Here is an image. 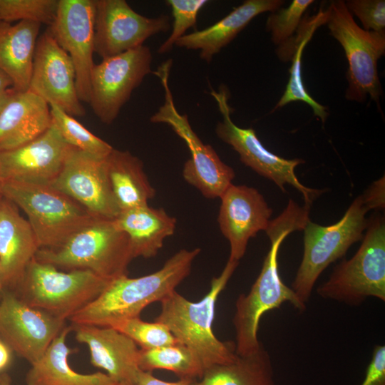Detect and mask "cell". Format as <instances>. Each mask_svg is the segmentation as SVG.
Segmentation results:
<instances>
[{
  "label": "cell",
  "instance_id": "cell-30",
  "mask_svg": "<svg viewBox=\"0 0 385 385\" xmlns=\"http://www.w3.org/2000/svg\"><path fill=\"white\" fill-rule=\"evenodd\" d=\"M139 366L143 371L165 369L180 379L195 380L204 373L197 356L187 346L178 343L151 349H140Z\"/></svg>",
  "mask_w": 385,
  "mask_h": 385
},
{
  "label": "cell",
  "instance_id": "cell-16",
  "mask_svg": "<svg viewBox=\"0 0 385 385\" xmlns=\"http://www.w3.org/2000/svg\"><path fill=\"white\" fill-rule=\"evenodd\" d=\"M95 0H58L48 29L58 44L71 58L81 102L89 103L91 75L94 66Z\"/></svg>",
  "mask_w": 385,
  "mask_h": 385
},
{
  "label": "cell",
  "instance_id": "cell-44",
  "mask_svg": "<svg viewBox=\"0 0 385 385\" xmlns=\"http://www.w3.org/2000/svg\"><path fill=\"white\" fill-rule=\"evenodd\" d=\"M3 196L1 195V192H0V202L1 201V199H2Z\"/></svg>",
  "mask_w": 385,
  "mask_h": 385
},
{
  "label": "cell",
  "instance_id": "cell-39",
  "mask_svg": "<svg viewBox=\"0 0 385 385\" xmlns=\"http://www.w3.org/2000/svg\"><path fill=\"white\" fill-rule=\"evenodd\" d=\"M13 351L0 338V374L9 368L12 360Z\"/></svg>",
  "mask_w": 385,
  "mask_h": 385
},
{
  "label": "cell",
  "instance_id": "cell-15",
  "mask_svg": "<svg viewBox=\"0 0 385 385\" xmlns=\"http://www.w3.org/2000/svg\"><path fill=\"white\" fill-rule=\"evenodd\" d=\"M66 326L65 320L28 305L13 291L2 289L0 338L31 364L42 356Z\"/></svg>",
  "mask_w": 385,
  "mask_h": 385
},
{
  "label": "cell",
  "instance_id": "cell-13",
  "mask_svg": "<svg viewBox=\"0 0 385 385\" xmlns=\"http://www.w3.org/2000/svg\"><path fill=\"white\" fill-rule=\"evenodd\" d=\"M50 185L97 219L115 220L120 212L110 184L106 158L71 146L60 173Z\"/></svg>",
  "mask_w": 385,
  "mask_h": 385
},
{
  "label": "cell",
  "instance_id": "cell-9",
  "mask_svg": "<svg viewBox=\"0 0 385 385\" xmlns=\"http://www.w3.org/2000/svg\"><path fill=\"white\" fill-rule=\"evenodd\" d=\"M327 9L326 24L331 35L343 48L348 62L346 98L364 102L369 96L379 106L382 89L378 61L385 53V31H370L361 28L347 10L344 1H333Z\"/></svg>",
  "mask_w": 385,
  "mask_h": 385
},
{
  "label": "cell",
  "instance_id": "cell-40",
  "mask_svg": "<svg viewBox=\"0 0 385 385\" xmlns=\"http://www.w3.org/2000/svg\"><path fill=\"white\" fill-rule=\"evenodd\" d=\"M12 87V81L10 78L0 70V99L3 97L5 93Z\"/></svg>",
  "mask_w": 385,
  "mask_h": 385
},
{
  "label": "cell",
  "instance_id": "cell-20",
  "mask_svg": "<svg viewBox=\"0 0 385 385\" xmlns=\"http://www.w3.org/2000/svg\"><path fill=\"white\" fill-rule=\"evenodd\" d=\"M75 338L89 349L91 363L116 382L135 385L142 371L140 349L128 337L111 327L71 324Z\"/></svg>",
  "mask_w": 385,
  "mask_h": 385
},
{
  "label": "cell",
  "instance_id": "cell-26",
  "mask_svg": "<svg viewBox=\"0 0 385 385\" xmlns=\"http://www.w3.org/2000/svg\"><path fill=\"white\" fill-rule=\"evenodd\" d=\"M114 222L128 237L134 258L155 257L177 223L163 208L148 205L121 211Z\"/></svg>",
  "mask_w": 385,
  "mask_h": 385
},
{
  "label": "cell",
  "instance_id": "cell-14",
  "mask_svg": "<svg viewBox=\"0 0 385 385\" xmlns=\"http://www.w3.org/2000/svg\"><path fill=\"white\" fill-rule=\"evenodd\" d=\"M95 9L94 53L102 59L140 47L170 28L168 16L145 17L125 0H95Z\"/></svg>",
  "mask_w": 385,
  "mask_h": 385
},
{
  "label": "cell",
  "instance_id": "cell-27",
  "mask_svg": "<svg viewBox=\"0 0 385 385\" xmlns=\"http://www.w3.org/2000/svg\"><path fill=\"white\" fill-rule=\"evenodd\" d=\"M327 9L320 8L316 14L302 20L295 36L278 46L277 53L280 60L283 61L292 60V66L285 91L274 110L294 101H302L308 104L314 114L324 123L328 116L327 108L312 98L306 90L302 79V57L306 45L315 31L327 23Z\"/></svg>",
  "mask_w": 385,
  "mask_h": 385
},
{
  "label": "cell",
  "instance_id": "cell-42",
  "mask_svg": "<svg viewBox=\"0 0 385 385\" xmlns=\"http://www.w3.org/2000/svg\"><path fill=\"white\" fill-rule=\"evenodd\" d=\"M109 385H133V384H128V383H123V382H113L111 383V384Z\"/></svg>",
  "mask_w": 385,
  "mask_h": 385
},
{
  "label": "cell",
  "instance_id": "cell-24",
  "mask_svg": "<svg viewBox=\"0 0 385 385\" xmlns=\"http://www.w3.org/2000/svg\"><path fill=\"white\" fill-rule=\"evenodd\" d=\"M41 24L21 21L16 24L0 21V70L17 91L29 89Z\"/></svg>",
  "mask_w": 385,
  "mask_h": 385
},
{
  "label": "cell",
  "instance_id": "cell-3",
  "mask_svg": "<svg viewBox=\"0 0 385 385\" xmlns=\"http://www.w3.org/2000/svg\"><path fill=\"white\" fill-rule=\"evenodd\" d=\"M238 263L228 260L200 301H190L174 291L160 302V312L155 321L165 324L180 344L194 352L204 371L212 366L230 362L237 355L235 342L219 340L212 326L217 299Z\"/></svg>",
  "mask_w": 385,
  "mask_h": 385
},
{
  "label": "cell",
  "instance_id": "cell-29",
  "mask_svg": "<svg viewBox=\"0 0 385 385\" xmlns=\"http://www.w3.org/2000/svg\"><path fill=\"white\" fill-rule=\"evenodd\" d=\"M190 385H277L268 351L263 345L255 353L236 355L230 362L207 369Z\"/></svg>",
  "mask_w": 385,
  "mask_h": 385
},
{
  "label": "cell",
  "instance_id": "cell-19",
  "mask_svg": "<svg viewBox=\"0 0 385 385\" xmlns=\"http://www.w3.org/2000/svg\"><path fill=\"white\" fill-rule=\"evenodd\" d=\"M220 198L217 222L230 242L228 260L239 262L249 240L260 230H267L272 210L257 190L246 185L231 184Z\"/></svg>",
  "mask_w": 385,
  "mask_h": 385
},
{
  "label": "cell",
  "instance_id": "cell-28",
  "mask_svg": "<svg viewBox=\"0 0 385 385\" xmlns=\"http://www.w3.org/2000/svg\"><path fill=\"white\" fill-rule=\"evenodd\" d=\"M113 193L121 211L148 205L155 195L143 163L129 151L114 149L106 158Z\"/></svg>",
  "mask_w": 385,
  "mask_h": 385
},
{
  "label": "cell",
  "instance_id": "cell-2",
  "mask_svg": "<svg viewBox=\"0 0 385 385\" xmlns=\"http://www.w3.org/2000/svg\"><path fill=\"white\" fill-rule=\"evenodd\" d=\"M200 248L182 249L151 274L135 278L127 275L111 281L101 294L68 320L75 325L113 327L140 317L149 304L160 302L175 291L189 275Z\"/></svg>",
  "mask_w": 385,
  "mask_h": 385
},
{
  "label": "cell",
  "instance_id": "cell-43",
  "mask_svg": "<svg viewBox=\"0 0 385 385\" xmlns=\"http://www.w3.org/2000/svg\"><path fill=\"white\" fill-rule=\"evenodd\" d=\"M2 289H2V287H1V284H0V303H1V299Z\"/></svg>",
  "mask_w": 385,
  "mask_h": 385
},
{
  "label": "cell",
  "instance_id": "cell-4",
  "mask_svg": "<svg viewBox=\"0 0 385 385\" xmlns=\"http://www.w3.org/2000/svg\"><path fill=\"white\" fill-rule=\"evenodd\" d=\"M35 258L67 271L87 270L108 281L127 275L134 256L128 237L114 220L95 219L54 248Z\"/></svg>",
  "mask_w": 385,
  "mask_h": 385
},
{
  "label": "cell",
  "instance_id": "cell-17",
  "mask_svg": "<svg viewBox=\"0 0 385 385\" xmlns=\"http://www.w3.org/2000/svg\"><path fill=\"white\" fill-rule=\"evenodd\" d=\"M28 90L73 117L86 114L77 94L73 61L49 30L38 38Z\"/></svg>",
  "mask_w": 385,
  "mask_h": 385
},
{
  "label": "cell",
  "instance_id": "cell-34",
  "mask_svg": "<svg viewBox=\"0 0 385 385\" xmlns=\"http://www.w3.org/2000/svg\"><path fill=\"white\" fill-rule=\"evenodd\" d=\"M313 2V0H294L287 7L271 12L266 22V29L270 33L274 44L279 46L294 37L304 12Z\"/></svg>",
  "mask_w": 385,
  "mask_h": 385
},
{
  "label": "cell",
  "instance_id": "cell-7",
  "mask_svg": "<svg viewBox=\"0 0 385 385\" xmlns=\"http://www.w3.org/2000/svg\"><path fill=\"white\" fill-rule=\"evenodd\" d=\"M373 207L366 195L357 197L337 223L322 226L309 220L304 230V253L292 289L300 301H309L322 272L333 262L344 257L351 247L361 240L369 220L366 214Z\"/></svg>",
  "mask_w": 385,
  "mask_h": 385
},
{
  "label": "cell",
  "instance_id": "cell-31",
  "mask_svg": "<svg viewBox=\"0 0 385 385\" xmlns=\"http://www.w3.org/2000/svg\"><path fill=\"white\" fill-rule=\"evenodd\" d=\"M49 106L52 122L68 145L101 159L112 152L113 148L109 143L89 131L73 116L56 105Z\"/></svg>",
  "mask_w": 385,
  "mask_h": 385
},
{
  "label": "cell",
  "instance_id": "cell-1",
  "mask_svg": "<svg viewBox=\"0 0 385 385\" xmlns=\"http://www.w3.org/2000/svg\"><path fill=\"white\" fill-rule=\"evenodd\" d=\"M310 208L299 206L289 200L286 209L277 217L270 220L265 230L271 247L265 258L261 272L247 294H240L235 302L232 319L235 330V354L247 356L257 352L263 345L257 332L262 316L267 312L279 308L285 302L303 312L302 303L293 289L282 280L277 264L279 247L291 232L304 229L310 220Z\"/></svg>",
  "mask_w": 385,
  "mask_h": 385
},
{
  "label": "cell",
  "instance_id": "cell-38",
  "mask_svg": "<svg viewBox=\"0 0 385 385\" xmlns=\"http://www.w3.org/2000/svg\"><path fill=\"white\" fill-rule=\"evenodd\" d=\"M191 381L183 379L177 381H165L155 377L150 371H141L135 385H190Z\"/></svg>",
  "mask_w": 385,
  "mask_h": 385
},
{
  "label": "cell",
  "instance_id": "cell-10",
  "mask_svg": "<svg viewBox=\"0 0 385 385\" xmlns=\"http://www.w3.org/2000/svg\"><path fill=\"white\" fill-rule=\"evenodd\" d=\"M172 60L163 63L154 73L165 91V102L150 117L153 123H166L186 143L191 153L183 169L185 180L206 198L220 197L232 184L234 170L221 160L210 145L205 144L192 129L188 116L180 114L174 103L169 86Z\"/></svg>",
  "mask_w": 385,
  "mask_h": 385
},
{
  "label": "cell",
  "instance_id": "cell-46",
  "mask_svg": "<svg viewBox=\"0 0 385 385\" xmlns=\"http://www.w3.org/2000/svg\"><path fill=\"white\" fill-rule=\"evenodd\" d=\"M1 21V20H0Z\"/></svg>",
  "mask_w": 385,
  "mask_h": 385
},
{
  "label": "cell",
  "instance_id": "cell-41",
  "mask_svg": "<svg viewBox=\"0 0 385 385\" xmlns=\"http://www.w3.org/2000/svg\"><path fill=\"white\" fill-rule=\"evenodd\" d=\"M11 381V376L6 372L0 374V385H12Z\"/></svg>",
  "mask_w": 385,
  "mask_h": 385
},
{
  "label": "cell",
  "instance_id": "cell-21",
  "mask_svg": "<svg viewBox=\"0 0 385 385\" xmlns=\"http://www.w3.org/2000/svg\"><path fill=\"white\" fill-rule=\"evenodd\" d=\"M40 249L28 220L19 207L2 197L0 202V284L14 291Z\"/></svg>",
  "mask_w": 385,
  "mask_h": 385
},
{
  "label": "cell",
  "instance_id": "cell-37",
  "mask_svg": "<svg viewBox=\"0 0 385 385\" xmlns=\"http://www.w3.org/2000/svg\"><path fill=\"white\" fill-rule=\"evenodd\" d=\"M361 385H385V346H375Z\"/></svg>",
  "mask_w": 385,
  "mask_h": 385
},
{
  "label": "cell",
  "instance_id": "cell-12",
  "mask_svg": "<svg viewBox=\"0 0 385 385\" xmlns=\"http://www.w3.org/2000/svg\"><path fill=\"white\" fill-rule=\"evenodd\" d=\"M153 55L147 46L102 59L91 75L90 105L98 118L111 124L132 92L152 72Z\"/></svg>",
  "mask_w": 385,
  "mask_h": 385
},
{
  "label": "cell",
  "instance_id": "cell-18",
  "mask_svg": "<svg viewBox=\"0 0 385 385\" xmlns=\"http://www.w3.org/2000/svg\"><path fill=\"white\" fill-rule=\"evenodd\" d=\"M53 123L41 135L14 149L0 151V179L50 185L70 148Z\"/></svg>",
  "mask_w": 385,
  "mask_h": 385
},
{
  "label": "cell",
  "instance_id": "cell-6",
  "mask_svg": "<svg viewBox=\"0 0 385 385\" xmlns=\"http://www.w3.org/2000/svg\"><path fill=\"white\" fill-rule=\"evenodd\" d=\"M0 192L26 213L40 249L60 246L76 232L97 219L50 185L3 180Z\"/></svg>",
  "mask_w": 385,
  "mask_h": 385
},
{
  "label": "cell",
  "instance_id": "cell-45",
  "mask_svg": "<svg viewBox=\"0 0 385 385\" xmlns=\"http://www.w3.org/2000/svg\"><path fill=\"white\" fill-rule=\"evenodd\" d=\"M0 183H1V179H0Z\"/></svg>",
  "mask_w": 385,
  "mask_h": 385
},
{
  "label": "cell",
  "instance_id": "cell-35",
  "mask_svg": "<svg viewBox=\"0 0 385 385\" xmlns=\"http://www.w3.org/2000/svg\"><path fill=\"white\" fill-rule=\"evenodd\" d=\"M173 16V29L169 37L158 49L160 54L170 51L185 31L195 27L200 9L208 2L206 0H168Z\"/></svg>",
  "mask_w": 385,
  "mask_h": 385
},
{
  "label": "cell",
  "instance_id": "cell-22",
  "mask_svg": "<svg viewBox=\"0 0 385 385\" xmlns=\"http://www.w3.org/2000/svg\"><path fill=\"white\" fill-rule=\"evenodd\" d=\"M52 124L50 106L29 90L9 88L0 99V151L24 145Z\"/></svg>",
  "mask_w": 385,
  "mask_h": 385
},
{
  "label": "cell",
  "instance_id": "cell-8",
  "mask_svg": "<svg viewBox=\"0 0 385 385\" xmlns=\"http://www.w3.org/2000/svg\"><path fill=\"white\" fill-rule=\"evenodd\" d=\"M355 255L343 260L317 289L319 297L358 306L368 297L385 301V221L379 214L369 220Z\"/></svg>",
  "mask_w": 385,
  "mask_h": 385
},
{
  "label": "cell",
  "instance_id": "cell-5",
  "mask_svg": "<svg viewBox=\"0 0 385 385\" xmlns=\"http://www.w3.org/2000/svg\"><path fill=\"white\" fill-rule=\"evenodd\" d=\"M110 282L87 270L60 271L34 257L13 292L28 305L66 321L97 298Z\"/></svg>",
  "mask_w": 385,
  "mask_h": 385
},
{
  "label": "cell",
  "instance_id": "cell-11",
  "mask_svg": "<svg viewBox=\"0 0 385 385\" xmlns=\"http://www.w3.org/2000/svg\"><path fill=\"white\" fill-rule=\"evenodd\" d=\"M210 95L217 103L222 120L215 127L217 137L230 145L240 155V160L259 175L273 181L283 192L284 185L289 184L304 197L305 205L310 206L324 190L305 187L297 178L294 169L304 163L299 158L285 159L267 150L252 128L237 126L231 119V108L228 104V92L225 86L218 91L212 88Z\"/></svg>",
  "mask_w": 385,
  "mask_h": 385
},
{
  "label": "cell",
  "instance_id": "cell-33",
  "mask_svg": "<svg viewBox=\"0 0 385 385\" xmlns=\"http://www.w3.org/2000/svg\"><path fill=\"white\" fill-rule=\"evenodd\" d=\"M58 0H0V20L31 21L49 26L54 20Z\"/></svg>",
  "mask_w": 385,
  "mask_h": 385
},
{
  "label": "cell",
  "instance_id": "cell-36",
  "mask_svg": "<svg viewBox=\"0 0 385 385\" xmlns=\"http://www.w3.org/2000/svg\"><path fill=\"white\" fill-rule=\"evenodd\" d=\"M345 5L349 13L360 20L363 29L385 31L384 0H349Z\"/></svg>",
  "mask_w": 385,
  "mask_h": 385
},
{
  "label": "cell",
  "instance_id": "cell-25",
  "mask_svg": "<svg viewBox=\"0 0 385 385\" xmlns=\"http://www.w3.org/2000/svg\"><path fill=\"white\" fill-rule=\"evenodd\" d=\"M71 331V325H66L42 356L31 364L26 375V385H109L115 382L107 374H80L70 366L68 356L77 351L66 344Z\"/></svg>",
  "mask_w": 385,
  "mask_h": 385
},
{
  "label": "cell",
  "instance_id": "cell-23",
  "mask_svg": "<svg viewBox=\"0 0 385 385\" xmlns=\"http://www.w3.org/2000/svg\"><path fill=\"white\" fill-rule=\"evenodd\" d=\"M282 0H247L213 25L185 34L175 43L188 50H200V57L210 63L257 16L274 12L284 4Z\"/></svg>",
  "mask_w": 385,
  "mask_h": 385
},
{
  "label": "cell",
  "instance_id": "cell-32",
  "mask_svg": "<svg viewBox=\"0 0 385 385\" xmlns=\"http://www.w3.org/2000/svg\"><path fill=\"white\" fill-rule=\"evenodd\" d=\"M115 329L130 338L143 349H151L179 343L169 329L163 324L144 322L140 317L116 323Z\"/></svg>",
  "mask_w": 385,
  "mask_h": 385
}]
</instances>
